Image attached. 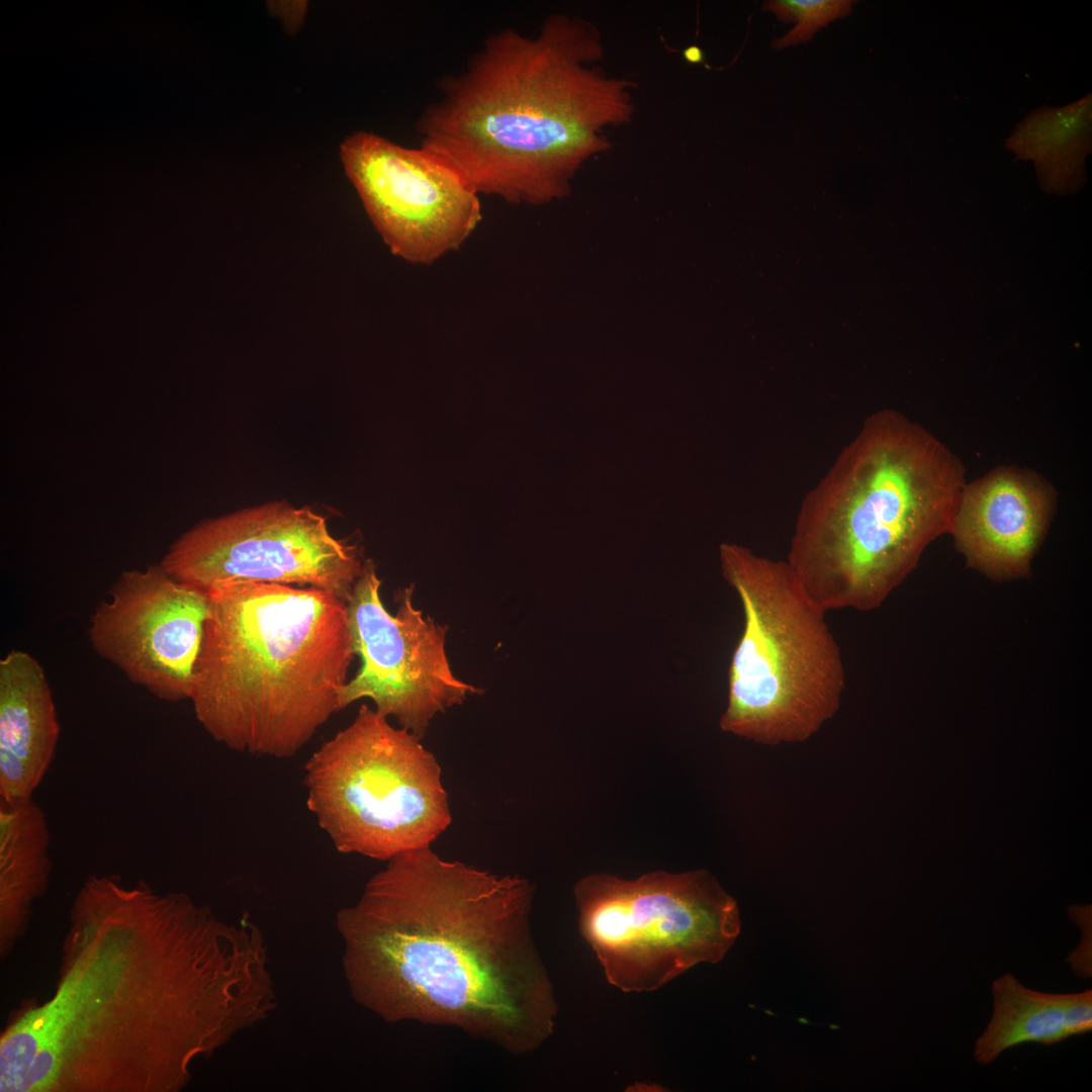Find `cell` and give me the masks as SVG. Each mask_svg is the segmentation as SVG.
I'll list each match as a JSON object with an SVG mask.
<instances>
[{"mask_svg": "<svg viewBox=\"0 0 1092 1092\" xmlns=\"http://www.w3.org/2000/svg\"><path fill=\"white\" fill-rule=\"evenodd\" d=\"M160 564L206 593L253 581L315 587L347 602L365 562L356 545L332 535L325 517L278 502L200 522Z\"/></svg>", "mask_w": 1092, "mask_h": 1092, "instance_id": "cell-9", "label": "cell"}, {"mask_svg": "<svg viewBox=\"0 0 1092 1092\" xmlns=\"http://www.w3.org/2000/svg\"><path fill=\"white\" fill-rule=\"evenodd\" d=\"M189 700L217 742L296 754L339 710L355 651L347 602L315 587L237 581L207 592Z\"/></svg>", "mask_w": 1092, "mask_h": 1092, "instance_id": "cell-5", "label": "cell"}, {"mask_svg": "<svg viewBox=\"0 0 1092 1092\" xmlns=\"http://www.w3.org/2000/svg\"><path fill=\"white\" fill-rule=\"evenodd\" d=\"M277 1005L263 932L183 892L93 875L54 993L0 1036L1 1092H178Z\"/></svg>", "mask_w": 1092, "mask_h": 1092, "instance_id": "cell-1", "label": "cell"}, {"mask_svg": "<svg viewBox=\"0 0 1092 1092\" xmlns=\"http://www.w3.org/2000/svg\"><path fill=\"white\" fill-rule=\"evenodd\" d=\"M60 735L41 664L11 650L0 660V802L32 798L53 762Z\"/></svg>", "mask_w": 1092, "mask_h": 1092, "instance_id": "cell-14", "label": "cell"}, {"mask_svg": "<svg viewBox=\"0 0 1092 1092\" xmlns=\"http://www.w3.org/2000/svg\"><path fill=\"white\" fill-rule=\"evenodd\" d=\"M51 834L44 811L28 799L0 803V952L24 934L34 903L49 886Z\"/></svg>", "mask_w": 1092, "mask_h": 1092, "instance_id": "cell-16", "label": "cell"}, {"mask_svg": "<svg viewBox=\"0 0 1092 1092\" xmlns=\"http://www.w3.org/2000/svg\"><path fill=\"white\" fill-rule=\"evenodd\" d=\"M420 740L362 705L308 758L306 805L338 851L389 860L450 825L440 764Z\"/></svg>", "mask_w": 1092, "mask_h": 1092, "instance_id": "cell-7", "label": "cell"}, {"mask_svg": "<svg viewBox=\"0 0 1092 1092\" xmlns=\"http://www.w3.org/2000/svg\"><path fill=\"white\" fill-rule=\"evenodd\" d=\"M850 0H769L762 5L764 11L772 12L784 22H797L784 36L772 41V47L787 48L809 40L829 22L850 14Z\"/></svg>", "mask_w": 1092, "mask_h": 1092, "instance_id": "cell-17", "label": "cell"}, {"mask_svg": "<svg viewBox=\"0 0 1092 1092\" xmlns=\"http://www.w3.org/2000/svg\"><path fill=\"white\" fill-rule=\"evenodd\" d=\"M208 613V594L161 564L126 570L92 613L89 641L156 698L189 700Z\"/></svg>", "mask_w": 1092, "mask_h": 1092, "instance_id": "cell-12", "label": "cell"}, {"mask_svg": "<svg viewBox=\"0 0 1092 1092\" xmlns=\"http://www.w3.org/2000/svg\"><path fill=\"white\" fill-rule=\"evenodd\" d=\"M962 461L902 414L871 415L802 502L787 562L825 612L879 608L951 532Z\"/></svg>", "mask_w": 1092, "mask_h": 1092, "instance_id": "cell-4", "label": "cell"}, {"mask_svg": "<svg viewBox=\"0 0 1092 1092\" xmlns=\"http://www.w3.org/2000/svg\"><path fill=\"white\" fill-rule=\"evenodd\" d=\"M598 28L553 14L535 35H488L465 69L440 82L417 123L421 146L478 193L540 204L569 190L634 112L633 85L610 76Z\"/></svg>", "mask_w": 1092, "mask_h": 1092, "instance_id": "cell-3", "label": "cell"}, {"mask_svg": "<svg viewBox=\"0 0 1092 1092\" xmlns=\"http://www.w3.org/2000/svg\"><path fill=\"white\" fill-rule=\"evenodd\" d=\"M341 161L364 208L395 256L429 265L459 249L482 218L479 194L430 150L357 131Z\"/></svg>", "mask_w": 1092, "mask_h": 1092, "instance_id": "cell-11", "label": "cell"}, {"mask_svg": "<svg viewBox=\"0 0 1092 1092\" xmlns=\"http://www.w3.org/2000/svg\"><path fill=\"white\" fill-rule=\"evenodd\" d=\"M684 58L691 64L703 63L704 52L698 46H690L682 52Z\"/></svg>", "mask_w": 1092, "mask_h": 1092, "instance_id": "cell-19", "label": "cell"}, {"mask_svg": "<svg viewBox=\"0 0 1092 1092\" xmlns=\"http://www.w3.org/2000/svg\"><path fill=\"white\" fill-rule=\"evenodd\" d=\"M381 580L371 560L347 601L355 654L361 665L339 695V710L364 698L394 717L420 739L430 722L479 691L456 677L446 653L445 626L425 617L413 603L414 584L397 594L390 614L380 597Z\"/></svg>", "mask_w": 1092, "mask_h": 1092, "instance_id": "cell-10", "label": "cell"}, {"mask_svg": "<svg viewBox=\"0 0 1092 1092\" xmlns=\"http://www.w3.org/2000/svg\"><path fill=\"white\" fill-rule=\"evenodd\" d=\"M1055 509L1042 476L1001 466L965 484L950 534L967 566L999 581L1025 577Z\"/></svg>", "mask_w": 1092, "mask_h": 1092, "instance_id": "cell-13", "label": "cell"}, {"mask_svg": "<svg viewBox=\"0 0 1092 1092\" xmlns=\"http://www.w3.org/2000/svg\"><path fill=\"white\" fill-rule=\"evenodd\" d=\"M580 935L610 985L660 989L693 967L720 962L741 928L736 901L707 870L635 879L590 874L573 888Z\"/></svg>", "mask_w": 1092, "mask_h": 1092, "instance_id": "cell-8", "label": "cell"}, {"mask_svg": "<svg viewBox=\"0 0 1092 1092\" xmlns=\"http://www.w3.org/2000/svg\"><path fill=\"white\" fill-rule=\"evenodd\" d=\"M991 1018L974 1045L981 1065L1024 1043L1053 1045L1092 1029V991L1048 993L1030 989L1012 974L991 986Z\"/></svg>", "mask_w": 1092, "mask_h": 1092, "instance_id": "cell-15", "label": "cell"}, {"mask_svg": "<svg viewBox=\"0 0 1092 1092\" xmlns=\"http://www.w3.org/2000/svg\"><path fill=\"white\" fill-rule=\"evenodd\" d=\"M720 561L744 618L720 728L764 745L804 742L836 714L845 690L826 612L785 560L722 543Z\"/></svg>", "mask_w": 1092, "mask_h": 1092, "instance_id": "cell-6", "label": "cell"}, {"mask_svg": "<svg viewBox=\"0 0 1092 1092\" xmlns=\"http://www.w3.org/2000/svg\"><path fill=\"white\" fill-rule=\"evenodd\" d=\"M268 4L271 13L279 17L288 31L294 32L304 20L307 3L305 1H272Z\"/></svg>", "mask_w": 1092, "mask_h": 1092, "instance_id": "cell-18", "label": "cell"}, {"mask_svg": "<svg viewBox=\"0 0 1092 1092\" xmlns=\"http://www.w3.org/2000/svg\"><path fill=\"white\" fill-rule=\"evenodd\" d=\"M534 886L431 846L387 860L339 910L353 999L387 1022L460 1029L521 1056L555 1031L558 1004L532 938Z\"/></svg>", "mask_w": 1092, "mask_h": 1092, "instance_id": "cell-2", "label": "cell"}]
</instances>
